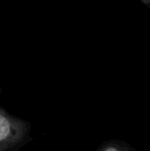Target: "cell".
<instances>
[{
	"mask_svg": "<svg viewBox=\"0 0 150 151\" xmlns=\"http://www.w3.org/2000/svg\"><path fill=\"white\" fill-rule=\"evenodd\" d=\"M11 125L3 114L0 113V142H3L9 137Z\"/></svg>",
	"mask_w": 150,
	"mask_h": 151,
	"instance_id": "1",
	"label": "cell"
},
{
	"mask_svg": "<svg viewBox=\"0 0 150 151\" xmlns=\"http://www.w3.org/2000/svg\"><path fill=\"white\" fill-rule=\"evenodd\" d=\"M105 151H119L117 149V148H115V147H109V148H107Z\"/></svg>",
	"mask_w": 150,
	"mask_h": 151,
	"instance_id": "2",
	"label": "cell"
}]
</instances>
